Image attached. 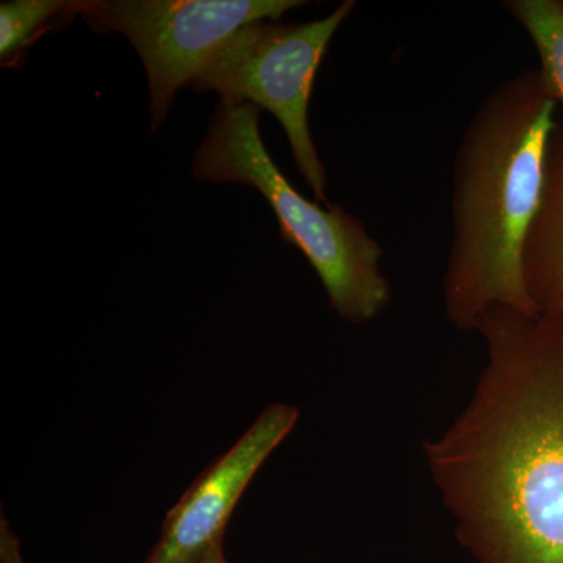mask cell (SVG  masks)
I'll use <instances>...</instances> for the list:
<instances>
[{"label": "cell", "mask_w": 563, "mask_h": 563, "mask_svg": "<svg viewBox=\"0 0 563 563\" xmlns=\"http://www.w3.org/2000/svg\"><path fill=\"white\" fill-rule=\"evenodd\" d=\"M465 409L426 440L433 485L477 563H563V339L540 313L495 307Z\"/></svg>", "instance_id": "cell-1"}, {"label": "cell", "mask_w": 563, "mask_h": 563, "mask_svg": "<svg viewBox=\"0 0 563 563\" xmlns=\"http://www.w3.org/2000/svg\"><path fill=\"white\" fill-rule=\"evenodd\" d=\"M554 107L540 74H523L484 99L463 135L443 277L444 313L459 331L476 332L495 307L537 313L523 254L542 203Z\"/></svg>", "instance_id": "cell-2"}, {"label": "cell", "mask_w": 563, "mask_h": 563, "mask_svg": "<svg viewBox=\"0 0 563 563\" xmlns=\"http://www.w3.org/2000/svg\"><path fill=\"white\" fill-rule=\"evenodd\" d=\"M261 111L251 102L220 98L192 158V176L262 192L284 242L298 247L320 277L333 312L352 324L376 320L391 299L380 266L383 246L354 214L340 206L322 207L295 190L263 143Z\"/></svg>", "instance_id": "cell-3"}, {"label": "cell", "mask_w": 563, "mask_h": 563, "mask_svg": "<svg viewBox=\"0 0 563 563\" xmlns=\"http://www.w3.org/2000/svg\"><path fill=\"white\" fill-rule=\"evenodd\" d=\"M355 5L346 0L329 16L301 24L251 22L233 33L188 85L272 111L290 143L296 168L314 201L322 203H328L325 168L310 133V98L325 49Z\"/></svg>", "instance_id": "cell-4"}, {"label": "cell", "mask_w": 563, "mask_h": 563, "mask_svg": "<svg viewBox=\"0 0 563 563\" xmlns=\"http://www.w3.org/2000/svg\"><path fill=\"white\" fill-rule=\"evenodd\" d=\"M303 5V0H84L80 18L91 31L121 33L139 52L150 81L151 129L157 132L176 92L233 33L251 22L280 21Z\"/></svg>", "instance_id": "cell-5"}, {"label": "cell", "mask_w": 563, "mask_h": 563, "mask_svg": "<svg viewBox=\"0 0 563 563\" xmlns=\"http://www.w3.org/2000/svg\"><path fill=\"white\" fill-rule=\"evenodd\" d=\"M298 418V407L282 402L266 407L180 496L143 563H198L213 544L222 542L225 526L252 477L287 439Z\"/></svg>", "instance_id": "cell-6"}, {"label": "cell", "mask_w": 563, "mask_h": 563, "mask_svg": "<svg viewBox=\"0 0 563 563\" xmlns=\"http://www.w3.org/2000/svg\"><path fill=\"white\" fill-rule=\"evenodd\" d=\"M526 288L537 313H563V157L548 147L542 203L526 240Z\"/></svg>", "instance_id": "cell-7"}, {"label": "cell", "mask_w": 563, "mask_h": 563, "mask_svg": "<svg viewBox=\"0 0 563 563\" xmlns=\"http://www.w3.org/2000/svg\"><path fill=\"white\" fill-rule=\"evenodd\" d=\"M84 0H11L0 3V63L20 68L41 36L68 27L80 16Z\"/></svg>", "instance_id": "cell-8"}, {"label": "cell", "mask_w": 563, "mask_h": 563, "mask_svg": "<svg viewBox=\"0 0 563 563\" xmlns=\"http://www.w3.org/2000/svg\"><path fill=\"white\" fill-rule=\"evenodd\" d=\"M504 7L531 36L544 88L563 102V3L554 0H509Z\"/></svg>", "instance_id": "cell-9"}, {"label": "cell", "mask_w": 563, "mask_h": 563, "mask_svg": "<svg viewBox=\"0 0 563 563\" xmlns=\"http://www.w3.org/2000/svg\"><path fill=\"white\" fill-rule=\"evenodd\" d=\"M198 563H229L228 559H225L222 542L213 544Z\"/></svg>", "instance_id": "cell-10"}, {"label": "cell", "mask_w": 563, "mask_h": 563, "mask_svg": "<svg viewBox=\"0 0 563 563\" xmlns=\"http://www.w3.org/2000/svg\"><path fill=\"white\" fill-rule=\"evenodd\" d=\"M563 3V2H562Z\"/></svg>", "instance_id": "cell-11"}]
</instances>
